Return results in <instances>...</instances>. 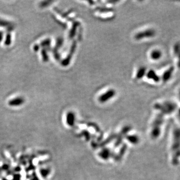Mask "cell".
<instances>
[{
    "instance_id": "6da1fadb",
    "label": "cell",
    "mask_w": 180,
    "mask_h": 180,
    "mask_svg": "<svg viewBox=\"0 0 180 180\" xmlns=\"http://www.w3.org/2000/svg\"><path fill=\"white\" fill-rule=\"evenodd\" d=\"M155 31L152 29L147 30L138 33L135 36L136 40H141L144 38H152L155 35Z\"/></svg>"
},
{
    "instance_id": "7a4b0ae2",
    "label": "cell",
    "mask_w": 180,
    "mask_h": 180,
    "mask_svg": "<svg viewBox=\"0 0 180 180\" xmlns=\"http://www.w3.org/2000/svg\"><path fill=\"white\" fill-rule=\"evenodd\" d=\"M116 92L113 89H111L105 93L102 94L99 98V101L101 103H105L106 102L108 101L109 99L113 98V97L115 95Z\"/></svg>"
},
{
    "instance_id": "3957f363",
    "label": "cell",
    "mask_w": 180,
    "mask_h": 180,
    "mask_svg": "<svg viewBox=\"0 0 180 180\" xmlns=\"http://www.w3.org/2000/svg\"><path fill=\"white\" fill-rule=\"evenodd\" d=\"M174 71V67H171L169 69H168L167 70L165 71V72L164 73V74H163L162 77L163 81L164 82H166L168 81L172 77Z\"/></svg>"
},
{
    "instance_id": "277c9868",
    "label": "cell",
    "mask_w": 180,
    "mask_h": 180,
    "mask_svg": "<svg viewBox=\"0 0 180 180\" xmlns=\"http://www.w3.org/2000/svg\"><path fill=\"white\" fill-rule=\"evenodd\" d=\"M24 99L22 97L14 98L9 102V106L12 107H18L22 105L24 103Z\"/></svg>"
},
{
    "instance_id": "5b68a950",
    "label": "cell",
    "mask_w": 180,
    "mask_h": 180,
    "mask_svg": "<svg viewBox=\"0 0 180 180\" xmlns=\"http://www.w3.org/2000/svg\"><path fill=\"white\" fill-rule=\"evenodd\" d=\"M147 77L149 79H152L155 82L160 81V78L159 76L155 71L153 70H150L147 74Z\"/></svg>"
},
{
    "instance_id": "8992f818",
    "label": "cell",
    "mask_w": 180,
    "mask_h": 180,
    "mask_svg": "<svg viewBox=\"0 0 180 180\" xmlns=\"http://www.w3.org/2000/svg\"><path fill=\"white\" fill-rule=\"evenodd\" d=\"M162 56V52L158 50H153L152 52H151V54H150L151 59L153 60H155V61L159 60Z\"/></svg>"
},
{
    "instance_id": "52a82bcc",
    "label": "cell",
    "mask_w": 180,
    "mask_h": 180,
    "mask_svg": "<svg viewBox=\"0 0 180 180\" xmlns=\"http://www.w3.org/2000/svg\"><path fill=\"white\" fill-rule=\"evenodd\" d=\"M75 122V115L72 112H69L67 115V122L69 126L73 125Z\"/></svg>"
},
{
    "instance_id": "ba28073f",
    "label": "cell",
    "mask_w": 180,
    "mask_h": 180,
    "mask_svg": "<svg viewBox=\"0 0 180 180\" xmlns=\"http://www.w3.org/2000/svg\"><path fill=\"white\" fill-rule=\"evenodd\" d=\"M146 69L145 67H141L139 69L137 74V77L138 79H141L143 77L146 73Z\"/></svg>"
},
{
    "instance_id": "9c48e42d",
    "label": "cell",
    "mask_w": 180,
    "mask_h": 180,
    "mask_svg": "<svg viewBox=\"0 0 180 180\" xmlns=\"http://www.w3.org/2000/svg\"><path fill=\"white\" fill-rule=\"evenodd\" d=\"M174 53L175 56H177L180 52V43H177L174 46Z\"/></svg>"
},
{
    "instance_id": "30bf717a",
    "label": "cell",
    "mask_w": 180,
    "mask_h": 180,
    "mask_svg": "<svg viewBox=\"0 0 180 180\" xmlns=\"http://www.w3.org/2000/svg\"><path fill=\"white\" fill-rule=\"evenodd\" d=\"M50 172V171L49 169H47V168L41 169V171H40L41 176L44 178L47 177L49 175Z\"/></svg>"
},
{
    "instance_id": "8fae6325",
    "label": "cell",
    "mask_w": 180,
    "mask_h": 180,
    "mask_svg": "<svg viewBox=\"0 0 180 180\" xmlns=\"http://www.w3.org/2000/svg\"><path fill=\"white\" fill-rule=\"evenodd\" d=\"M11 23L10 22L6 21L0 19V26H10Z\"/></svg>"
},
{
    "instance_id": "7c38bea8",
    "label": "cell",
    "mask_w": 180,
    "mask_h": 180,
    "mask_svg": "<svg viewBox=\"0 0 180 180\" xmlns=\"http://www.w3.org/2000/svg\"><path fill=\"white\" fill-rule=\"evenodd\" d=\"M11 42V37L10 34H8L7 36L6 39L5 45H9Z\"/></svg>"
},
{
    "instance_id": "4fadbf2b",
    "label": "cell",
    "mask_w": 180,
    "mask_h": 180,
    "mask_svg": "<svg viewBox=\"0 0 180 180\" xmlns=\"http://www.w3.org/2000/svg\"><path fill=\"white\" fill-rule=\"evenodd\" d=\"M50 43H51L50 40H45L44 41L42 42L41 45L43 46H49L50 45Z\"/></svg>"
},
{
    "instance_id": "5bb4252c",
    "label": "cell",
    "mask_w": 180,
    "mask_h": 180,
    "mask_svg": "<svg viewBox=\"0 0 180 180\" xmlns=\"http://www.w3.org/2000/svg\"><path fill=\"white\" fill-rule=\"evenodd\" d=\"M42 56L43 58L44 61H47L48 60V56L46 55V52L45 50H43L42 51Z\"/></svg>"
},
{
    "instance_id": "9a60e30c",
    "label": "cell",
    "mask_w": 180,
    "mask_h": 180,
    "mask_svg": "<svg viewBox=\"0 0 180 180\" xmlns=\"http://www.w3.org/2000/svg\"><path fill=\"white\" fill-rule=\"evenodd\" d=\"M129 140L130 141H131L132 143H137V141H138V140L137 139V137H129Z\"/></svg>"
},
{
    "instance_id": "2e32d148",
    "label": "cell",
    "mask_w": 180,
    "mask_h": 180,
    "mask_svg": "<svg viewBox=\"0 0 180 180\" xmlns=\"http://www.w3.org/2000/svg\"><path fill=\"white\" fill-rule=\"evenodd\" d=\"M177 57L178 59V67H179V68H180V52Z\"/></svg>"
},
{
    "instance_id": "e0dca14e",
    "label": "cell",
    "mask_w": 180,
    "mask_h": 180,
    "mask_svg": "<svg viewBox=\"0 0 180 180\" xmlns=\"http://www.w3.org/2000/svg\"><path fill=\"white\" fill-rule=\"evenodd\" d=\"M3 33L2 31H0V42H1L2 40L3 39Z\"/></svg>"
},
{
    "instance_id": "ac0fdd59",
    "label": "cell",
    "mask_w": 180,
    "mask_h": 180,
    "mask_svg": "<svg viewBox=\"0 0 180 180\" xmlns=\"http://www.w3.org/2000/svg\"><path fill=\"white\" fill-rule=\"evenodd\" d=\"M179 96H180V91H179Z\"/></svg>"
}]
</instances>
